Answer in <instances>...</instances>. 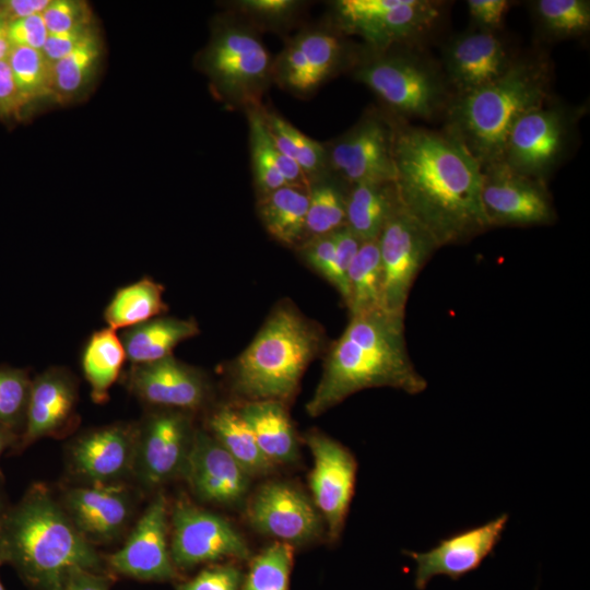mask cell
<instances>
[{
	"label": "cell",
	"mask_w": 590,
	"mask_h": 590,
	"mask_svg": "<svg viewBox=\"0 0 590 590\" xmlns=\"http://www.w3.org/2000/svg\"><path fill=\"white\" fill-rule=\"evenodd\" d=\"M394 186L401 205L440 248L487 231L481 190L482 168L464 145L396 118Z\"/></svg>",
	"instance_id": "1"
},
{
	"label": "cell",
	"mask_w": 590,
	"mask_h": 590,
	"mask_svg": "<svg viewBox=\"0 0 590 590\" xmlns=\"http://www.w3.org/2000/svg\"><path fill=\"white\" fill-rule=\"evenodd\" d=\"M403 320L382 309L350 316L306 404L309 416H319L364 389L389 387L409 394L426 389V379L409 356Z\"/></svg>",
	"instance_id": "2"
},
{
	"label": "cell",
	"mask_w": 590,
	"mask_h": 590,
	"mask_svg": "<svg viewBox=\"0 0 590 590\" xmlns=\"http://www.w3.org/2000/svg\"><path fill=\"white\" fill-rule=\"evenodd\" d=\"M0 546L32 590H60L75 569L109 573L105 558L74 527L60 502L43 484L27 489L4 512Z\"/></svg>",
	"instance_id": "3"
},
{
	"label": "cell",
	"mask_w": 590,
	"mask_h": 590,
	"mask_svg": "<svg viewBox=\"0 0 590 590\" xmlns=\"http://www.w3.org/2000/svg\"><path fill=\"white\" fill-rule=\"evenodd\" d=\"M550 92V63L542 57L517 58L491 84L455 95L444 115V130L464 145L481 168L502 163L517 120L548 101Z\"/></svg>",
	"instance_id": "4"
},
{
	"label": "cell",
	"mask_w": 590,
	"mask_h": 590,
	"mask_svg": "<svg viewBox=\"0 0 590 590\" xmlns=\"http://www.w3.org/2000/svg\"><path fill=\"white\" fill-rule=\"evenodd\" d=\"M323 345L320 326L293 304L281 303L231 366V388L245 402L278 401L286 405Z\"/></svg>",
	"instance_id": "5"
},
{
	"label": "cell",
	"mask_w": 590,
	"mask_h": 590,
	"mask_svg": "<svg viewBox=\"0 0 590 590\" xmlns=\"http://www.w3.org/2000/svg\"><path fill=\"white\" fill-rule=\"evenodd\" d=\"M351 69L354 79L380 99L388 114L403 121L444 116L453 97L442 68L418 46L361 49Z\"/></svg>",
	"instance_id": "6"
},
{
	"label": "cell",
	"mask_w": 590,
	"mask_h": 590,
	"mask_svg": "<svg viewBox=\"0 0 590 590\" xmlns=\"http://www.w3.org/2000/svg\"><path fill=\"white\" fill-rule=\"evenodd\" d=\"M201 67L223 102L233 108L260 107L272 83L273 59L256 30L241 16L227 12L215 21Z\"/></svg>",
	"instance_id": "7"
},
{
	"label": "cell",
	"mask_w": 590,
	"mask_h": 590,
	"mask_svg": "<svg viewBox=\"0 0 590 590\" xmlns=\"http://www.w3.org/2000/svg\"><path fill=\"white\" fill-rule=\"evenodd\" d=\"M330 22L345 36L356 35L365 48L385 50L418 46L439 25L446 3L434 0H338Z\"/></svg>",
	"instance_id": "8"
},
{
	"label": "cell",
	"mask_w": 590,
	"mask_h": 590,
	"mask_svg": "<svg viewBox=\"0 0 590 590\" xmlns=\"http://www.w3.org/2000/svg\"><path fill=\"white\" fill-rule=\"evenodd\" d=\"M583 110L550 98L526 113L509 133L503 163L521 175L545 181L567 157Z\"/></svg>",
	"instance_id": "9"
},
{
	"label": "cell",
	"mask_w": 590,
	"mask_h": 590,
	"mask_svg": "<svg viewBox=\"0 0 590 590\" xmlns=\"http://www.w3.org/2000/svg\"><path fill=\"white\" fill-rule=\"evenodd\" d=\"M330 21L307 26L291 38L272 62V82L305 97L335 74L352 68L359 50Z\"/></svg>",
	"instance_id": "10"
},
{
	"label": "cell",
	"mask_w": 590,
	"mask_h": 590,
	"mask_svg": "<svg viewBox=\"0 0 590 590\" xmlns=\"http://www.w3.org/2000/svg\"><path fill=\"white\" fill-rule=\"evenodd\" d=\"M396 118L366 111L347 131L324 144L330 174L346 185L393 182Z\"/></svg>",
	"instance_id": "11"
},
{
	"label": "cell",
	"mask_w": 590,
	"mask_h": 590,
	"mask_svg": "<svg viewBox=\"0 0 590 590\" xmlns=\"http://www.w3.org/2000/svg\"><path fill=\"white\" fill-rule=\"evenodd\" d=\"M378 247L382 270L381 309L404 318L412 285L439 247L401 203L382 227Z\"/></svg>",
	"instance_id": "12"
},
{
	"label": "cell",
	"mask_w": 590,
	"mask_h": 590,
	"mask_svg": "<svg viewBox=\"0 0 590 590\" xmlns=\"http://www.w3.org/2000/svg\"><path fill=\"white\" fill-rule=\"evenodd\" d=\"M192 413L153 408L137 425L133 473L149 488L184 476L196 428Z\"/></svg>",
	"instance_id": "13"
},
{
	"label": "cell",
	"mask_w": 590,
	"mask_h": 590,
	"mask_svg": "<svg viewBox=\"0 0 590 590\" xmlns=\"http://www.w3.org/2000/svg\"><path fill=\"white\" fill-rule=\"evenodd\" d=\"M169 548L175 567L189 569L224 558L245 560L249 546L224 517L179 499L169 511Z\"/></svg>",
	"instance_id": "14"
},
{
	"label": "cell",
	"mask_w": 590,
	"mask_h": 590,
	"mask_svg": "<svg viewBox=\"0 0 590 590\" xmlns=\"http://www.w3.org/2000/svg\"><path fill=\"white\" fill-rule=\"evenodd\" d=\"M305 441L312 457L309 474L312 502L322 517L329 541L337 542L354 495L357 461L350 449L321 432H308Z\"/></svg>",
	"instance_id": "15"
},
{
	"label": "cell",
	"mask_w": 590,
	"mask_h": 590,
	"mask_svg": "<svg viewBox=\"0 0 590 590\" xmlns=\"http://www.w3.org/2000/svg\"><path fill=\"white\" fill-rule=\"evenodd\" d=\"M169 509L158 492L150 502L125 544L108 555L110 574L140 581H173L179 578L169 548Z\"/></svg>",
	"instance_id": "16"
},
{
	"label": "cell",
	"mask_w": 590,
	"mask_h": 590,
	"mask_svg": "<svg viewBox=\"0 0 590 590\" xmlns=\"http://www.w3.org/2000/svg\"><path fill=\"white\" fill-rule=\"evenodd\" d=\"M481 198L491 227L545 225L555 219L545 181L521 175L503 162L482 168Z\"/></svg>",
	"instance_id": "17"
},
{
	"label": "cell",
	"mask_w": 590,
	"mask_h": 590,
	"mask_svg": "<svg viewBox=\"0 0 590 590\" xmlns=\"http://www.w3.org/2000/svg\"><path fill=\"white\" fill-rule=\"evenodd\" d=\"M250 526L291 545L317 539L324 529L312 499L286 482H270L253 494L247 507Z\"/></svg>",
	"instance_id": "18"
},
{
	"label": "cell",
	"mask_w": 590,
	"mask_h": 590,
	"mask_svg": "<svg viewBox=\"0 0 590 590\" xmlns=\"http://www.w3.org/2000/svg\"><path fill=\"white\" fill-rule=\"evenodd\" d=\"M125 382L130 392L152 408L191 413L204 408L211 393L206 376L173 355L155 362L130 364Z\"/></svg>",
	"instance_id": "19"
},
{
	"label": "cell",
	"mask_w": 590,
	"mask_h": 590,
	"mask_svg": "<svg viewBox=\"0 0 590 590\" xmlns=\"http://www.w3.org/2000/svg\"><path fill=\"white\" fill-rule=\"evenodd\" d=\"M508 519L503 514L484 524L458 531L426 552L404 551L416 564L415 588L424 590L436 576L457 580L479 568L500 541Z\"/></svg>",
	"instance_id": "20"
},
{
	"label": "cell",
	"mask_w": 590,
	"mask_h": 590,
	"mask_svg": "<svg viewBox=\"0 0 590 590\" xmlns=\"http://www.w3.org/2000/svg\"><path fill=\"white\" fill-rule=\"evenodd\" d=\"M137 425L115 423L84 432L69 448L73 474L86 485L115 484L133 473Z\"/></svg>",
	"instance_id": "21"
},
{
	"label": "cell",
	"mask_w": 590,
	"mask_h": 590,
	"mask_svg": "<svg viewBox=\"0 0 590 590\" xmlns=\"http://www.w3.org/2000/svg\"><path fill=\"white\" fill-rule=\"evenodd\" d=\"M516 59L498 33L473 28L447 44L442 71L455 96L496 81Z\"/></svg>",
	"instance_id": "22"
},
{
	"label": "cell",
	"mask_w": 590,
	"mask_h": 590,
	"mask_svg": "<svg viewBox=\"0 0 590 590\" xmlns=\"http://www.w3.org/2000/svg\"><path fill=\"white\" fill-rule=\"evenodd\" d=\"M182 477L200 500L232 506L245 498L251 476L210 433L196 429Z\"/></svg>",
	"instance_id": "23"
},
{
	"label": "cell",
	"mask_w": 590,
	"mask_h": 590,
	"mask_svg": "<svg viewBox=\"0 0 590 590\" xmlns=\"http://www.w3.org/2000/svg\"><path fill=\"white\" fill-rule=\"evenodd\" d=\"M60 503L76 530L93 545L119 538L133 508L132 497L122 483L72 487Z\"/></svg>",
	"instance_id": "24"
},
{
	"label": "cell",
	"mask_w": 590,
	"mask_h": 590,
	"mask_svg": "<svg viewBox=\"0 0 590 590\" xmlns=\"http://www.w3.org/2000/svg\"><path fill=\"white\" fill-rule=\"evenodd\" d=\"M78 379L66 367L51 366L32 378L20 445L58 436L78 420Z\"/></svg>",
	"instance_id": "25"
},
{
	"label": "cell",
	"mask_w": 590,
	"mask_h": 590,
	"mask_svg": "<svg viewBox=\"0 0 590 590\" xmlns=\"http://www.w3.org/2000/svg\"><path fill=\"white\" fill-rule=\"evenodd\" d=\"M237 410L251 429L260 450L272 464L296 461L298 442L285 404L278 401H251L245 402Z\"/></svg>",
	"instance_id": "26"
},
{
	"label": "cell",
	"mask_w": 590,
	"mask_h": 590,
	"mask_svg": "<svg viewBox=\"0 0 590 590\" xmlns=\"http://www.w3.org/2000/svg\"><path fill=\"white\" fill-rule=\"evenodd\" d=\"M200 333L193 318L160 316L122 330L120 339L130 364L155 362L173 355L181 342Z\"/></svg>",
	"instance_id": "27"
},
{
	"label": "cell",
	"mask_w": 590,
	"mask_h": 590,
	"mask_svg": "<svg viewBox=\"0 0 590 590\" xmlns=\"http://www.w3.org/2000/svg\"><path fill=\"white\" fill-rule=\"evenodd\" d=\"M394 182H363L346 192V226L361 241L377 239L399 206Z\"/></svg>",
	"instance_id": "28"
},
{
	"label": "cell",
	"mask_w": 590,
	"mask_h": 590,
	"mask_svg": "<svg viewBox=\"0 0 590 590\" xmlns=\"http://www.w3.org/2000/svg\"><path fill=\"white\" fill-rule=\"evenodd\" d=\"M308 190L285 186L258 198L257 210L264 228L285 246H299L305 240Z\"/></svg>",
	"instance_id": "29"
},
{
	"label": "cell",
	"mask_w": 590,
	"mask_h": 590,
	"mask_svg": "<svg viewBox=\"0 0 590 590\" xmlns=\"http://www.w3.org/2000/svg\"><path fill=\"white\" fill-rule=\"evenodd\" d=\"M126 361V351L117 331L107 327L90 335L82 352L81 366L94 402L104 403L109 399V389L120 376Z\"/></svg>",
	"instance_id": "30"
},
{
	"label": "cell",
	"mask_w": 590,
	"mask_h": 590,
	"mask_svg": "<svg viewBox=\"0 0 590 590\" xmlns=\"http://www.w3.org/2000/svg\"><path fill=\"white\" fill-rule=\"evenodd\" d=\"M163 294L164 286L149 276L118 288L104 309L107 327L115 331L125 330L164 316L168 306Z\"/></svg>",
	"instance_id": "31"
},
{
	"label": "cell",
	"mask_w": 590,
	"mask_h": 590,
	"mask_svg": "<svg viewBox=\"0 0 590 590\" xmlns=\"http://www.w3.org/2000/svg\"><path fill=\"white\" fill-rule=\"evenodd\" d=\"M210 434L250 476L270 473L272 464L260 450L248 424L238 410L221 406L208 417Z\"/></svg>",
	"instance_id": "32"
},
{
	"label": "cell",
	"mask_w": 590,
	"mask_h": 590,
	"mask_svg": "<svg viewBox=\"0 0 590 590\" xmlns=\"http://www.w3.org/2000/svg\"><path fill=\"white\" fill-rule=\"evenodd\" d=\"M261 113L274 146L297 163L309 185L331 175L323 143L309 138L276 111L263 105Z\"/></svg>",
	"instance_id": "33"
},
{
	"label": "cell",
	"mask_w": 590,
	"mask_h": 590,
	"mask_svg": "<svg viewBox=\"0 0 590 590\" xmlns=\"http://www.w3.org/2000/svg\"><path fill=\"white\" fill-rule=\"evenodd\" d=\"M350 316L381 309L382 270L378 238L362 241L347 271Z\"/></svg>",
	"instance_id": "34"
},
{
	"label": "cell",
	"mask_w": 590,
	"mask_h": 590,
	"mask_svg": "<svg viewBox=\"0 0 590 590\" xmlns=\"http://www.w3.org/2000/svg\"><path fill=\"white\" fill-rule=\"evenodd\" d=\"M536 30L542 38L562 40L585 36L590 30L587 0H536L530 2Z\"/></svg>",
	"instance_id": "35"
},
{
	"label": "cell",
	"mask_w": 590,
	"mask_h": 590,
	"mask_svg": "<svg viewBox=\"0 0 590 590\" xmlns=\"http://www.w3.org/2000/svg\"><path fill=\"white\" fill-rule=\"evenodd\" d=\"M101 51V40L91 28L69 55L52 63L51 95L59 101H66L78 94L88 83L99 60Z\"/></svg>",
	"instance_id": "36"
},
{
	"label": "cell",
	"mask_w": 590,
	"mask_h": 590,
	"mask_svg": "<svg viewBox=\"0 0 590 590\" xmlns=\"http://www.w3.org/2000/svg\"><path fill=\"white\" fill-rule=\"evenodd\" d=\"M261 106L245 110L249 129L251 170L258 198L287 186L278 168V149L264 123Z\"/></svg>",
	"instance_id": "37"
},
{
	"label": "cell",
	"mask_w": 590,
	"mask_h": 590,
	"mask_svg": "<svg viewBox=\"0 0 590 590\" xmlns=\"http://www.w3.org/2000/svg\"><path fill=\"white\" fill-rule=\"evenodd\" d=\"M333 179L334 176L330 175L309 187L305 240L328 235L346 225V193Z\"/></svg>",
	"instance_id": "38"
},
{
	"label": "cell",
	"mask_w": 590,
	"mask_h": 590,
	"mask_svg": "<svg viewBox=\"0 0 590 590\" xmlns=\"http://www.w3.org/2000/svg\"><path fill=\"white\" fill-rule=\"evenodd\" d=\"M22 108L51 94V67L42 50L11 48L7 59Z\"/></svg>",
	"instance_id": "39"
},
{
	"label": "cell",
	"mask_w": 590,
	"mask_h": 590,
	"mask_svg": "<svg viewBox=\"0 0 590 590\" xmlns=\"http://www.w3.org/2000/svg\"><path fill=\"white\" fill-rule=\"evenodd\" d=\"M294 546L276 541L255 556L240 590H290Z\"/></svg>",
	"instance_id": "40"
},
{
	"label": "cell",
	"mask_w": 590,
	"mask_h": 590,
	"mask_svg": "<svg viewBox=\"0 0 590 590\" xmlns=\"http://www.w3.org/2000/svg\"><path fill=\"white\" fill-rule=\"evenodd\" d=\"M256 30L287 31L304 13L305 2L297 0H238L227 4Z\"/></svg>",
	"instance_id": "41"
},
{
	"label": "cell",
	"mask_w": 590,
	"mask_h": 590,
	"mask_svg": "<svg viewBox=\"0 0 590 590\" xmlns=\"http://www.w3.org/2000/svg\"><path fill=\"white\" fill-rule=\"evenodd\" d=\"M32 378L26 369L0 365V424L21 435Z\"/></svg>",
	"instance_id": "42"
},
{
	"label": "cell",
	"mask_w": 590,
	"mask_h": 590,
	"mask_svg": "<svg viewBox=\"0 0 590 590\" xmlns=\"http://www.w3.org/2000/svg\"><path fill=\"white\" fill-rule=\"evenodd\" d=\"M298 248L306 263L332 284L346 303L349 287L338 270L335 249L331 235L328 234L306 239Z\"/></svg>",
	"instance_id": "43"
},
{
	"label": "cell",
	"mask_w": 590,
	"mask_h": 590,
	"mask_svg": "<svg viewBox=\"0 0 590 590\" xmlns=\"http://www.w3.org/2000/svg\"><path fill=\"white\" fill-rule=\"evenodd\" d=\"M42 16L49 34L88 27L92 23L88 4L76 0H50Z\"/></svg>",
	"instance_id": "44"
},
{
	"label": "cell",
	"mask_w": 590,
	"mask_h": 590,
	"mask_svg": "<svg viewBox=\"0 0 590 590\" xmlns=\"http://www.w3.org/2000/svg\"><path fill=\"white\" fill-rule=\"evenodd\" d=\"M243 578L241 570L233 564L214 565L180 582L177 590H240Z\"/></svg>",
	"instance_id": "45"
},
{
	"label": "cell",
	"mask_w": 590,
	"mask_h": 590,
	"mask_svg": "<svg viewBox=\"0 0 590 590\" xmlns=\"http://www.w3.org/2000/svg\"><path fill=\"white\" fill-rule=\"evenodd\" d=\"M7 33L11 48L25 47L37 50H42L49 34L42 14L9 22Z\"/></svg>",
	"instance_id": "46"
},
{
	"label": "cell",
	"mask_w": 590,
	"mask_h": 590,
	"mask_svg": "<svg viewBox=\"0 0 590 590\" xmlns=\"http://www.w3.org/2000/svg\"><path fill=\"white\" fill-rule=\"evenodd\" d=\"M511 5L507 0H469L468 13L474 28L498 33Z\"/></svg>",
	"instance_id": "47"
},
{
	"label": "cell",
	"mask_w": 590,
	"mask_h": 590,
	"mask_svg": "<svg viewBox=\"0 0 590 590\" xmlns=\"http://www.w3.org/2000/svg\"><path fill=\"white\" fill-rule=\"evenodd\" d=\"M92 26L69 32L48 34L42 48L46 59L52 64L69 55L87 35Z\"/></svg>",
	"instance_id": "48"
},
{
	"label": "cell",
	"mask_w": 590,
	"mask_h": 590,
	"mask_svg": "<svg viewBox=\"0 0 590 590\" xmlns=\"http://www.w3.org/2000/svg\"><path fill=\"white\" fill-rule=\"evenodd\" d=\"M330 235L334 244L338 270L343 280L347 283V271L362 241L346 225L330 233Z\"/></svg>",
	"instance_id": "49"
},
{
	"label": "cell",
	"mask_w": 590,
	"mask_h": 590,
	"mask_svg": "<svg viewBox=\"0 0 590 590\" xmlns=\"http://www.w3.org/2000/svg\"><path fill=\"white\" fill-rule=\"evenodd\" d=\"M113 583L110 573L75 569L68 575L60 590H110Z\"/></svg>",
	"instance_id": "50"
},
{
	"label": "cell",
	"mask_w": 590,
	"mask_h": 590,
	"mask_svg": "<svg viewBox=\"0 0 590 590\" xmlns=\"http://www.w3.org/2000/svg\"><path fill=\"white\" fill-rule=\"evenodd\" d=\"M22 110L7 60L0 61V117H12Z\"/></svg>",
	"instance_id": "51"
},
{
	"label": "cell",
	"mask_w": 590,
	"mask_h": 590,
	"mask_svg": "<svg viewBox=\"0 0 590 590\" xmlns=\"http://www.w3.org/2000/svg\"><path fill=\"white\" fill-rule=\"evenodd\" d=\"M50 0H0V19L11 22L25 16L42 14Z\"/></svg>",
	"instance_id": "52"
},
{
	"label": "cell",
	"mask_w": 590,
	"mask_h": 590,
	"mask_svg": "<svg viewBox=\"0 0 590 590\" xmlns=\"http://www.w3.org/2000/svg\"><path fill=\"white\" fill-rule=\"evenodd\" d=\"M19 439L20 436L15 432L0 424V457L8 447L16 444Z\"/></svg>",
	"instance_id": "53"
},
{
	"label": "cell",
	"mask_w": 590,
	"mask_h": 590,
	"mask_svg": "<svg viewBox=\"0 0 590 590\" xmlns=\"http://www.w3.org/2000/svg\"><path fill=\"white\" fill-rule=\"evenodd\" d=\"M7 27L8 22L0 19V61L7 60L11 50V46L8 39Z\"/></svg>",
	"instance_id": "54"
},
{
	"label": "cell",
	"mask_w": 590,
	"mask_h": 590,
	"mask_svg": "<svg viewBox=\"0 0 590 590\" xmlns=\"http://www.w3.org/2000/svg\"><path fill=\"white\" fill-rule=\"evenodd\" d=\"M5 563V558H4V555H3V552H2V548L0 546V566ZM0 590H5L3 585L1 583L0 581Z\"/></svg>",
	"instance_id": "55"
},
{
	"label": "cell",
	"mask_w": 590,
	"mask_h": 590,
	"mask_svg": "<svg viewBox=\"0 0 590 590\" xmlns=\"http://www.w3.org/2000/svg\"><path fill=\"white\" fill-rule=\"evenodd\" d=\"M4 512H5V511H3L2 506H1V504H0V523H1V520H2V518H3Z\"/></svg>",
	"instance_id": "56"
}]
</instances>
